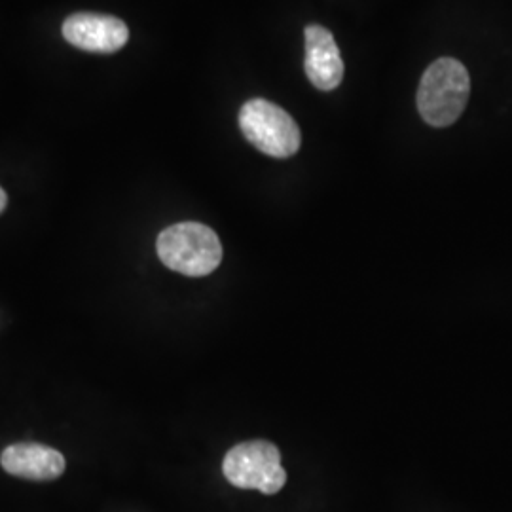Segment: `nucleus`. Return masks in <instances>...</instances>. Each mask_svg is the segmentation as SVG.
<instances>
[{
	"label": "nucleus",
	"instance_id": "4",
	"mask_svg": "<svg viewBox=\"0 0 512 512\" xmlns=\"http://www.w3.org/2000/svg\"><path fill=\"white\" fill-rule=\"evenodd\" d=\"M222 473L236 488L258 490L266 495L277 494L287 482L281 454L266 440H251L234 446L224 458Z\"/></svg>",
	"mask_w": 512,
	"mask_h": 512
},
{
	"label": "nucleus",
	"instance_id": "7",
	"mask_svg": "<svg viewBox=\"0 0 512 512\" xmlns=\"http://www.w3.org/2000/svg\"><path fill=\"white\" fill-rule=\"evenodd\" d=\"M2 469L25 480H55L65 471V458L50 446L14 444L2 452Z\"/></svg>",
	"mask_w": 512,
	"mask_h": 512
},
{
	"label": "nucleus",
	"instance_id": "2",
	"mask_svg": "<svg viewBox=\"0 0 512 512\" xmlns=\"http://www.w3.org/2000/svg\"><path fill=\"white\" fill-rule=\"evenodd\" d=\"M156 251L169 270L188 277L209 275L222 260L219 236L200 222H181L165 228L156 241Z\"/></svg>",
	"mask_w": 512,
	"mask_h": 512
},
{
	"label": "nucleus",
	"instance_id": "8",
	"mask_svg": "<svg viewBox=\"0 0 512 512\" xmlns=\"http://www.w3.org/2000/svg\"><path fill=\"white\" fill-rule=\"evenodd\" d=\"M6 203H8V198H6V192L0 188V213L6 209Z\"/></svg>",
	"mask_w": 512,
	"mask_h": 512
},
{
	"label": "nucleus",
	"instance_id": "5",
	"mask_svg": "<svg viewBox=\"0 0 512 512\" xmlns=\"http://www.w3.org/2000/svg\"><path fill=\"white\" fill-rule=\"evenodd\" d=\"M63 37L74 48L95 54H114L126 46L129 29L122 19L80 12L63 21Z\"/></svg>",
	"mask_w": 512,
	"mask_h": 512
},
{
	"label": "nucleus",
	"instance_id": "6",
	"mask_svg": "<svg viewBox=\"0 0 512 512\" xmlns=\"http://www.w3.org/2000/svg\"><path fill=\"white\" fill-rule=\"evenodd\" d=\"M304 38V69L311 84L321 92L336 90L344 78V61L332 33L323 25H308Z\"/></svg>",
	"mask_w": 512,
	"mask_h": 512
},
{
	"label": "nucleus",
	"instance_id": "3",
	"mask_svg": "<svg viewBox=\"0 0 512 512\" xmlns=\"http://www.w3.org/2000/svg\"><path fill=\"white\" fill-rule=\"evenodd\" d=\"M239 128L256 150L274 158H291L302 143L293 116L266 99H251L241 107Z\"/></svg>",
	"mask_w": 512,
	"mask_h": 512
},
{
	"label": "nucleus",
	"instance_id": "1",
	"mask_svg": "<svg viewBox=\"0 0 512 512\" xmlns=\"http://www.w3.org/2000/svg\"><path fill=\"white\" fill-rule=\"evenodd\" d=\"M471 78L463 63L452 57L437 59L421 78L418 109L433 128L452 126L467 107Z\"/></svg>",
	"mask_w": 512,
	"mask_h": 512
}]
</instances>
